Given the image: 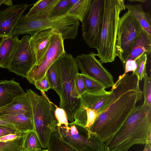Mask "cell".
I'll list each match as a JSON object with an SVG mask.
<instances>
[{"label": "cell", "instance_id": "74e56055", "mask_svg": "<svg viewBox=\"0 0 151 151\" xmlns=\"http://www.w3.org/2000/svg\"><path fill=\"white\" fill-rule=\"evenodd\" d=\"M143 151H151V142L148 141Z\"/></svg>", "mask_w": 151, "mask_h": 151}, {"label": "cell", "instance_id": "7402d4cb", "mask_svg": "<svg viewBox=\"0 0 151 151\" xmlns=\"http://www.w3.org/2000/svg\"><path fill=\"white\" fill-rule=\"evenodd\" d=\"M60 0H40L33 4L28 12L25 15L29 18L49 15Z\"/></svg>", "mask_w": 151, "mask_h": 151}, {"label": "cell", "instance_id": "d6986e66", "mask_svg": "<svg viewBox=\"0 0 151 151\" xmlns=\"http://www.w3.org/2000/svg\"><path fill=\"white\" fill-rule=\"evenodd\" d=\"M23 113H32L31 103L27 92L15 98L7 105L0 108V116Z\"/></svg>", "mask_w": 151, "mask_h": 151}, {"label": "cell", "instance_id": "60d3db41", "mask_svg": "<svg viewBox=\"0 0 151 151\" xmlns=\"http://www.w3.org/2000/svg\"><path fill=\"white\" fill-rule=\"evenodd\" d=\"M3 4V0H0V6Z\"/></svg>", "mask_w": 151, "mask_h": 151}, {"label": "cell", "instance_id": "836d02e7", "mask_svg": "<svg viewBox=\"0 0 151 151\" xmlns=\"http://www.w3.org/2000/svg\"><path fill=\"white\" fill-rule=\"evenodd\" d=\"M123 67L124 69V73L123 74V75H125L129 72H134L137 68V64L136 60H127Z\"/></svg>", "mask_w": 151, "mask_h": 151}, {"label": "cell", "instance_id": "9c48e42d", "mask_svg": "<svg viewBox=\"0 0 151 151\" xmlns=\"http://www.w3.org/2000/svg\"><path fill=\"white\" fill-rule=\"evenodd\" d=\"M104 10V0H92L91 7L81 22L83 38L91 48L97 49Z\"/></svg>", "mask_w": 151, "mask_h": 151}, {"label": "cell", "instance_id": "9a60e30c", "mask_svg": "<svg viewBox=\"0 0 151 151\" xmlns=\"http://www.w3.org/2000/svg\"><path fill=\"white\" fill-rule=\"evenodd\" d=\"M112 96L111 90L96 94L86 93L81 97V105L94 111L99 116L109 104Z\"/></svg>", "mask_w": 151, "mask_h": 151}, {"label": "cell", "instance_id": "d4e9b609", "mask_svg": "<svg viewBox=\"0 0 151 151\" xmlns=\"http://www.w3.org/2000/svg\"><path fill=\"white\" fill-rule=\"evenodd\" d=\"M42 149L34 131L25 134L24 137L23 151H41Z\"/></svg>", "mask_w": 151, "mask_h": 151}, {"label": "cell", "instance_id": "ac0fdd59", "mask_svg": "<svg viewBox=\"0 0 151 151\" xmlns=\"http://www.w3.org/2000/svg\"><path fill=\"white\" fill-rule=\"evenodd\" d=\"M151 53V36L143 29L136 38L132 46L127 60H135L140 55Z\"/></svg>", "mask_w": 151, "mask_h": 151}, {"label": "cell", "instance_id": "5bb4252c", "mask_svg": "<svg viewBox=\"0 0 151 151\" xmlns=\"http://www.w3.org/2000/svg\"><path fill=\"white\" fill-rule=\"evenodd\" d=\"M54 32L51 29H45L35 33L30 37V46L36 60L35 65H39L43 60Z\"/></svg>", "mask_w": 151, "mask_h": 151}, {"label": "cell", "instance_id": "4316f807", "mask_svg": "<svg viewBox=\"0 0 151 151\" xmlns=\"http://www.w3.org/2000/svg\"><path fill=\"white\" fill-rule=\"evenodd\" d=\"M71 7L70 0H60L49 16L52 17H58L67 15Z\"/></svg>", "mask_w": 151, "mask_h": 151}, {"label": "cell", "instance_id": "83f0119b", "mask_svg": "<svg viewBox=\"0 0 151 151\" xmlns=\"http://www.w3.org/2000/svg\"><path fill=\"white\" fill-rule=\"evenodd\" d=\"M24 135L10 141L0 142V151H23Z\"/></svg>", "mask_w": 151, "mask_h": 151}, {"label": "cell", "instance_id": "6da1fadb", "mask_svg": "<svg viewBox=\"0 0 151 151\" xmlns=\"http://www.w3.org/2000/svg\"><path fill=\"white\" fill-rule=\"evenodd\" d=\"M139 80L134 73L120 76L111 89L113 96L105 109L89 129L105 142L120 128L142 98Z\"/></svg>", "mask_w": 151, "mask_h": 151}, {"label": "cell", "instance_id": "f35d334b", "mask_svg": "<svg viewBox=\"0 0 151 151\" xmlns=\"http://www.w3.org/2000/svg\"><path fill=\"white\" fill-rule=\"evenodd\" d=\"M3 4L8 6H12L13 5L12 3V1L11 0H3Z\"/></svg>", "mask_w": 151, "mask_h": 151}, {"label": "cell", "instance_id": "52a82bcc", "mask_svg": "<svg viewBox=\"0 0 151 151\" xmlns=\"http://www.w3.org/2000/svg\"><path fill=\"white\" fill-rule=\"evenodd\" d=\"M68 125H57L53 133L63 145L77 151H105L104 143L96 133L72 123Z\"/></svg>", "mask_w": 151, "mask_h": 151}, {"label": "cell", "instance_id": "44dd1931", "mask_svg": "<svg viewBox=\"0 0 151 151\" xmlns=\"http://www.w3.org/2000/svg\"><path fill=\"white\" fill-rule=\"evenodd\" d=\"M126 8L128 9L135 18L143 29L151 36V14L150 12L143 11L140 4L132 5L128 4L125 5Z\"/></svg>", "mask_w": 151, "mask_h": 151}, {"label": "cell", "instance_id": "484cf974", "mask_svg": "<svg viewBox=\"0 0 151 151\" xmlns=\"http://www.w3.org/2000/svg\"><path fill=\"white\" fill-rule=\"evenodd\" d=\"M80 74L85 85L86 93L96 94L105 91L106 88L101 83L86 76Z\"/></svg>", "mask_w": 151, "mask_h": 151}, {"label": "cell", "instance_id": "d590c367", "mask_svg": "<svg viewBox=\"0 0 151 151\" xmlns=\"http://www.w3.org/2000/svg\"><path fill=\"white\" fill-rule=\"evenodd\" d=\"M20 133L15 129L4 126L0 125V137L12 134Z\"/></svg>", "mask_w": 151, "mask_h": 151}, {"label": "cell", "instance_id": "d6a6232c", "mask_svg": "<svg viewBox=\"0 0 151 151\" xmlns=\"http://www.w3.org/2000/svg\"><path fill=\"white\" fill-rule=\"evenodd\" d=\"M75 83L78 92L81 97L82 95L86 93V89L81 74L79 72L76 75Z\"/></svg>", "mask_w": 151, "mask_h": 151}, {"label": "cell", "instance_id": "e0dca14e", "mask_svg": "<svg viewBox=\"0 0 151 151\" xmlns=\"http://www.w3.org/2000/svg\"><path fill=\"white\" fill-rule=\"evenodd\" d=\"M0 119L13 124L17 131L25 133L34 131L32 113H23L0 116Z\"/></svg>", "mask_w": 151, "mask_h": 151}, {"label": "cell", "instance_id": "8fae6325", "mask_svg": "<svg viewBox=\"0 0 151 151\" xmlns=\"http://www.w3.org/2000/svg\"><path fill=\"white\" fill-rule=\"evenodd\" d=\"M30 37L26 35L22 38L7 68L10 71L26 78L36 62L30 44Z\"/></svg>", "mask_w": 151, "mask_h": 151}, {"label": "cell", "instance_id": "30bf717a", "mask_svg": "<svg viewBox=\"0 0 151 151\" xmlns=\"http://www.w3.org/2000/svg\"><path fill=\"white\" fill-rule=\"evenodd\" d=\"M96 56L93 52L78 55L76 60L78 69L81 74L98 81L106 88L112 87L115 84L113 76Z\"/></svg>", "mask_w": 151, "mask_h": 151}, {"label": "cell", "instance_id": "5b68a950", "mask_svg": "<svg viewBox=\"0 0 151 151\" xmlns=\"http://www.w3.org/2000/svg\"><path fill=\"white\" fill-rule=\"evenodd\" d=\"M32 109L34 131L42 148L49 147L52 134L58 122L55 116V105L50 101L45 92L42 96L38 95L30 89L27 90Z\"/></svg>", "mask_w": 151, "mask_h": 151}, {"label": "cell", "instance_id": "8992f818", "mask_svg": "<svg viewBox=\"0 0 151 151\" xmlns=\"http://www.w3.org/2000/svg\"><path fill=\"white\" fill-rule=\"evenodd\" d=\"M56 61L62 85L59 108L65 111L68 120L73 122L74 115L81 106V97L75 83L76 75L78 73L76 58L71 54L65 52Z\"/></svg>", "mask_w": 151, "mask_h": 151}, {"label": "cell", "instance_id": "f1b7e54d", "mask_svg": "<svg viewBox=\"0 0 151 151\" xmlns=\"http://www.w3.org/2000/svg\"><path fill=\"white\" fill-rule=\"evenodd\" d=\"M147 56L146 54H144L139 56L135 60L137 68L133 73L136 75L139 81H142L144 78L145 74L146 73Z\"/></svg>", "mask_w": 151, "mask_h": 151}, {"label": "cell", "instance_id": "2e32d148", "mask_svg": "<svg viewBox=\"0 0 151 151\" xmlns=\"http://www.w3.org/2000/svg\"><path fill=\"white\" fill-rule=\"evenodd\" d=\"M25 92L19 83L14 79L5 80L0 81V108L12 102L15 98L24 94Z\"/></svg>", "mask_w": 151, "mask_h": 151}, {"label": "cell", "instance_id": "603a6c76", "mask_svg": "<svg viewBox=\"0 0 151 151\" xmlns=\"http://www.w3.org/2000/svg\"><path fill=\"white\" fill-rule=\"evenodd\" d=\"M92 0H70L71 7L68 14L73 16L81 22L89 11Z\"/></svg>", "mask_w": 151, "mask_h": 151}, {"label": "cell", "instance_id": "ba28073f", "mask_svg": "<svg viewBox=\"0 0 151 151\" xmlns=\"http://www.w3.org/2000/svg\"><path fill=\"white\" fill-rule=\"evenodd\" d=\"M143 29L129 11L120 18L116 44V55L124 66L136 38Z\"/></svg>", "mask_w": 151, "mask_h": 151}, {"label": "cell", "instance_id": "e575fe53", "mask_svg": "<svg viewBox=\"0 0 151 151\" xmlns=\"http://www.w3.org/2000/svg\"><path fill=\"white\" fill-rule=\"evenodd\" d=\"M26 133H18L5 135L0 137V142H6L12 141L18 137L23 136Z\"/></svg>", "mask_w": 151, "mask_h": 151}, {"label": "cell", "instance_id": "4fadbf2b", "mask_svg": "<svg viewBox=\"0 0 151 151\" xmlns=\"http://www.w3.org/2000/svg\"><path fill=\"white\" fill-rule=\"evenodd\" d=\"M30 5L27 4L13 5L4 10H0V38L12 36L14 28Z\"/></svg>", "mask_w": 151, "mask_h": 151}, {"label": "cell", "instance_id": "cb8c5ba5", "mask_svg": "<svg viewBox=\"0 0 151 151\" xmlns=\"http://www.w3.org/2000/svg\"><path fill=\"white\" fill-rule=\"evenodd\" d=\"M45 74L50 82L51 88L57 92L60 99L62 95V85L60 73L56 60L49 67Z\"/></svg>", "mask_w": 151, "mask_h": 151}, {"label": "cell", "instance_id": "1f68e13d", "mask_svg": "<svg viewBox=\"0 0 151 151\" xmlns=\"http://www.w3.org/2000/svg\"><path fill=\"white\" fill-rule=\"evenodd\" d=\"M36 88L42 92L47 91L51 86L46 74L42 78L36 80L34 84Z\"/></svg>", "mask_w": 151, "mask_h": 151}, {"label": "cell", "instance_id": "b9f144b4", "mask_svg": "<svg viewBox=\"0 0 151 151\" xmlns=\"http://www.w3.org/2000/svg\"><path fill=\"white\" fill-rule=\"evenodd\" d=\"M41 151H50L48 149H42Z\"/></svg>", "mask_w": 151, "mask_h": 151}, {"label": "cell", "instance_id": "8d00e7d4", "mask_svg": "<svg viewBox=\"0 0 151 151\" xmlns=\"http://www.w3.org/2000/svg\"><path fill=\"white\" fill-rule=\"evenodd\" d=\"M0 125L9 127L16 129L14 125L13 124L1 119H0Z\"/></svg>", "mask_w": 151, "mask_h": 151}, {"label": "cell", "instance_id": "7c38bea8", "mask_svg": "<svg viewBox=\"0 0 151 151\" xmlns=\"http://www.w3.org/2000/svg\"><path fill=\"white\" fill-rule=\"evenodd\" d=\"M63 41L61 35L54 33L50 47L42 62L38 66L35 65L26 78L29 83L34 84L36 80L43 77L52 65L65 53Z\"/></svg>", "mask_w": 151, "mask_h": 151}, {"label": "cell", "instance_id": "277c9868", "mask_svg": "<svg viewBox=\"0 0 151 151\" xmlns=\"http://www.w3.org/2000/svg\"><path fill=\"white\" fill-rule=\"evenodd\" d=\"M102 28L96 54L102 63L114 61L120 14L126 9L124 0H104Z\"/></svg>", "mask_w": 151, "mask_h": 151}, {"label": "cell", "instance_id": "ffe728a7", "mask_svg": "<svg viewBox=\"0 0 151 151\" xmlns=\"http://www.w3.org/2000/svg\"><path fill=\"white\" fill-rule=\"evenodd\" d=\"M20 40L18 36L4 37L0 40V67L7 68Z\"/></svg>", "mask_w": 151, "mask_h": 151}, {"label": "cell", "instance_id": "4dcf8cb0", "mask_svg": "<svg viewBox=\"0 0 151 151\" xmlns=\"http://www.w3.org/2000/svg\"><path fill=\"white\" fill-rule=\"evenodd\" d=\"M55 107V114L58 122L57 126L64 125L68 127L69 123L65 111L63 109L58 107L56 105Z\"/></svg>", "mask_w": 151, "mask_h": 151}, {"label": "cell", "instance_id": "3957f363", "mask_svg": "<svg viewBox=\"0 0 151 151\" xmlns=\"http://www.w3.org/2000/svg\"><path fill=\"white\" fill-rule=\"evenodd\" d=\"M79 25V20L69 14L58 17L47 15L29 18L22 15L14 28L12 35L29 34L31 36L41 31L51 29L61 35L64 40L73 39L77 35Z\"/></svg>", "mask_w": 151, "mask_h": 151}, {"label": "cell", "instance_id": "f546056e", "mask_svg": "<svg viewBox=\"0 0 151 151\" xmlns=\"http://www.w3.org/2000/svg\"><path fill=\"white\" fill-rule=\"evenodd\" d=\"M144 85L142 94L144 101L143 104L151 106V79L145 73L144 76Z\"/></svg>", "mask_w": 151, "mask_h": 151}, {"label": "cell", "instance_id": "ab89813d", "mask_svg": "<svg viewBox=\"0 0 151 151\" xmlns=\"http://www.w3.org/2000/svg\"><path fill=\"white\" fill-rule=\"evenodd\" d=\"M130 1H141L142 2H144L145 1V0H129Z\"/></svg>", "mask_w": 151, "mask_h": 151}, {"label": "cell", "instance_id": "7a4b0ae2", "mask_svg": "<svg viewBox=\"0 0 151 151\" xmlns=\"http://www.w3.org/2000/svg\"><path fill=\"white\" fill-rule=\"evenodd\" d=\"M151 134V106L135 107L120 128L104 142L105 151H127L135 144H145Z\"/></svg>", "mask_w": 151, "mask_h": 151}]
</instances>
